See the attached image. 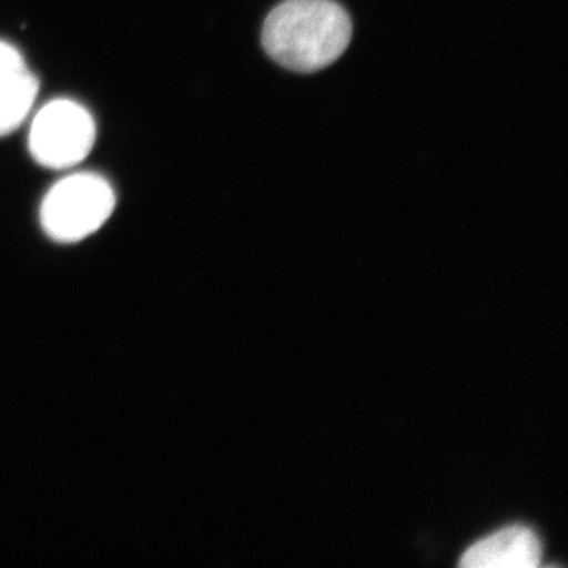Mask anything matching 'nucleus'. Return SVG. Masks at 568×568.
<instances>
[{
  "label": "nucleus",
  "mask_w": 568,
  "mask_h": 568,
  "mask_svg": "<svg viewBox=\"0 0 568 568\" xmlns=\"http://www.w3.org/2000/svg\"><path fill=\"white\" fill-rule=\"evenodd\" d=\"M95 133V122L84 106L71 100H54L33 118L29 149L41 166L65 170L91 153Z\"/></svg>",
  "instance_id": "7ed1b4c3"
},
{
  "label": "nucleus",
  "mask_w": 568,
  "mask_h": 568,
  "mask_svg": "<svg viewBox=\"0 0 568 568\" xmlns=\"http://www.w3.org/2000/svg\"><path fill=\"white\" fill-rule=\"evenodd\" d=\"M39 81L17 48L0 41V136L18 129L32 111Z\"/></svg>",
  "instance_id": "39448f33"
},
{
  "label": "nucleus",
  "mask_w": 568,
  "mask_h": 568,
  "mask_svg": "<svg viewBox=\"0 0 568 568\" xmlns=\"http://www.w3.org/2000/svg\"><path fill=\"white\" fill-rule=\"evenodd\" d=\"M114 207V190L106 179L92 173L71 174L44 196L41 226L54 241L80 242L97 233Z\"/></svg>",
  "instance_id": "f03ea898"
},
{
  "label": "nucleus",
  "mask_w": 568,
  "mask_h": 568,
  "mask_svg": "<svg viewBox=\"0 0 568 568\" xmlns=\"http://www.w3.org/2000/svg\"><path fill=\"white\" fill-rule=\"evenodd\" d=\"M353 39L349 14L334 0H286L264 22L265 52L284 69L315 73L342 58Z\"/></svg>",
  "instance_id": "f257e3e1"
},
{
  "label": "nucleus",
  "mask_w": 568,
  "mask_h": 568,
  "mask_svg": "<svg viewBox=\"0 0 568 568\" xmlns=\"http://www.w3.org/2000/svg\"><path fill=\"white\" fill-rule=\"evenodd\" d=\"M541 545L534 530L510 526L473 545L459 566L466 568H536L540 566Z\"/></svg>",
  "instance_id": "20e7f679"
}]
</instances>
